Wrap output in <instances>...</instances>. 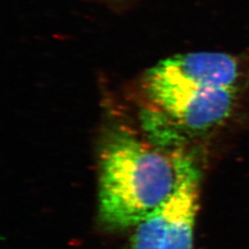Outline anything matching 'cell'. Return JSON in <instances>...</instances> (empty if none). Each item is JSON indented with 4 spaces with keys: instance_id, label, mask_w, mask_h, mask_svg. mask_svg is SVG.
Wrapping results in <instances>:
<instances>
[{
    "instance_id": "1",
    "label": "cell",
    "mask_w": 249,
    "mask_h": 249,
    "mask_svg": "<svg viewBox=\"0 0 249 249\" xmlns=\"http://www.w3.org/2000/svg\"><path fill=\"white\" fill-rule=\"evenodd\" d=\"M190 159L167 154L125 126L109 130L99 154V216L111 229L136 226L165 202Z\"/></svg>"
},
{
    "instance_id": "2",
    "label": "cell",
    "mask_w": 249,
    "mask_h": 249,
    "mask_svg": "<svg viewBox=\"0 0 249 249\" xmlns=\"http://www.w3.org/2000/svg\"><path fill=\"white\" fill-rule=\"evenodd\" d=\"M145 86L154 105L190 133H205L225 123L234 110L238 90L149 77Z\"/></svg>"
},
{
    "instance_id": "4",
    "label": "cell",
    "mask_w": 249,
    "mask_h": 249,
    "mask_svg": "<svg viewBox=\"0 0 249 249\" xmlns=\"http://www.w3.org/2000/svg\"><path fill=\"white\" fill-rule=\"evenodd\" d=\"M242 61L236 55L221 52L184 53L160 61L145 77L202 87L238 89L244 76Z\"/></svg>"
},
{
    "instance_id": "3",
    "label": "cell",
    "mask_w": 249,
    "mask_h": 249,
    "mask_svg": "<svg viewBox=\"0 0 249 249\" xmlns=\"http://www.w3.org/2000/svg\"><path fill=\"white\" fill-rule=\"evenodd\" d=\"M199 171L190 158L168 199L137 224L130 249H193Z\"/></svg>"
}]
</instances>
